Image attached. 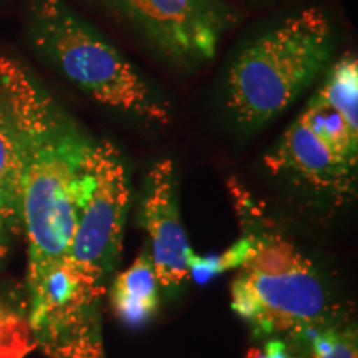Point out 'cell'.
<instances>
[{"instance_id": "cell-1", "label": "cell", "mask_w": 358, "mask_h": 358, "mask_svg": "<svg viewBox=\"0 0 358 358\" xmlns=\"http://www.w3.org/2000/svg\"><path fill=\"white\" fill-rule=\"evenodd\" d=\"M0 100L20 150L32 290L65 257L87 198L96 140L19 58L0 55Z\"/></svg>"}, {"instance_id": "cell-2", "label": "cell", "mask_w": 358, "mask_h": 358, "mask_svg": "<svg viewBox=\"0 0 358 358\" xmlns=\"http://www.w3.org/2000/svg\"><path fill=\"white\" fill-rule=\"evenodd\" d=\"M231 192L243 231L252 241L231 285V310L259 338H307L329 325L330 294L313 262L272 227L248 191L231 182Z\"/></svg>"}, {"instance_id": "cell-3", "label": "cell", "mask_w": 358, "mask_h": 358, "mask_svg": "<svg viewBox=\"0 0 358 358\" xmlns=\"http://www.w3.org/2000/svg\"><path fill=\"white\" fill-rule=\"evenodd\" d=\"M25 34L35 55L93 101L143 123H171L168 100L65 0H27Z\"/></svg>"}, {"instance_id": "cell-4", "label": "cell", "mask_w": 358, "mask_h": 358, "mask_svg": "<svg viewBox=\"0 0 358 358\" xmlns=\"http://www.w3.org/2000/svg\"><path fill=\"white\" fill-rule=\"evenodd\" d=\"M334 43L332 22L317 7L249 42L226 77V105L234 122L254 129L277 118L327 70Z\"/></svg>"}, {"instance_id": "cell-5", "label": "cell", "mask_w": 358, "mask_h": 358, "mask_svg": "<svg viewBox=\"0 0 358 358\" xmlns=\"http://www.w3.org/2000/svg\"><path fill=\"white\" fill-rule=\"evenodd\" d=\"M131 204V181L127 161L113 143L96 140L90 187L64 262L78 285L83 301L100 308L116 275L127 217Z\"/></svg>"}, {"instance_id": "cell-6", "label": "cell", "mask_w": 358, "mask_h": 358, "mask_svg": "<svg viewBox=\"0 0 358 358\" xmlns=\"http://www.w3.org/2000/svg\"><path fill=\"white\" fill-rule=\"evenodd\" d=\"M127 20L169 62L196 66L213 60L237 15L224 0H133Z\"/></svg>"}, {"instance_id": "cell-7", "label": "cell", "mask_w": 358, "mask_h": 358, "mask_svg": "<svg viewBox=\"0 0 358 358\" xmlns=\"http://www.w3.org/2000/svg\"><path fill=\"white\" fill-rule=\"evenodd\" d=\"M138 224L150 239V257L159 289L174 294L187 280V259L194 250L181 219L176 166L171 159L156 161L143 181Z\"/></svg>"}, {"instance_id": "cell-8", "label": "cell", "mask_w": 358, "mask_h": 358, "mask_svg": "<svg viewBox=\"0 0 358 358\" xmlns=\"http://www.w3.org/2000/svg\"><path fill=\"white\" fill-rule=\"evenodd\" d=\"M264 163L271 173L285 174L312 189L337 198H348L355 189L358 161L334 150L301 116L289 124Z\"/></svg>"}, {"instance_id": "cell-9", "label": "cell", "mask_w": 358, "mask_h": 358, "mask_svg": "<svg viewBox=\"0 0 358 358\" xmlns=\"http://www.w3.org/2000/svg\"><path fill=\"white\" fill-rule=\"evenodd\" d=\"M159 284L150 252L145 249L127 271L113 277L108 289L111 310L128 329H141L159 308Z\"/></svg>"}, {"instance_id": "cell-10", "label": "cell", "mask_w": 358, "mask_h": 358, "mask_svg": "<svg viewBox=\"0 0 358 358\" xmlns=\"http://www.w3.org/2000/svg\"><path fill=\"white\" fill-rule=\"evenodd\" d=\"M0 221L12 237L24 236L20 150L2 100H0Z\"/></svg>"}, {"instance_id": "cell-11", "label": "cell", "mask_w": 358, "mask_h": 358, "mask_svg": "<svg viewBox=\"0 0 358 358\" xmlns=\"http://www.w3.org/2000/svg\"><path fill=\"white\" fill-rule=\"evenodd\" d=\"M313 96L319 98L345 120L358 133V60L345 55L327 70L325 78Z\"/></svg>"}, {"instance_id": "cell-12", "label": "cell", "mask_w": 358, "mask_h": 358, "mask_svg": "<svg viewBox=\"0 0 358 358\" xmlns=\"http://www.w3.org/2000/svg\"><path fill=\"white\" fill-rule=\"evenodd\" d=\"M299 116L340 155L358 161V133L334 108L312 96Z\"/></svg>"}, {"instance_id": "cell-13", "label": "cell", "mask_w": 358, "mask_h": 358, "mask_svg": "<svg viewBox=\"0 0 358 358\" xmlns=\"http://www.w3.org/2000/svg\"><path fill=\"white\" fill-rule=\"evenodd\" d=\"M250 249H252V241L248 232L243 231V236L229 245L221 254H208V256H199L192 252L187 259V279L194 280L198 285H206L222 275L224 272L239 268L249 257Z\"/></svg>"}, {"instance_id": "cell-14", "label": "cell", "mask_w": 358, "mask_h": 358, "mask_svg": "<svg viewBox=\"0 0 358 358\" xmlns=\"http://www.w3.org/2000/svg\"><path fill=\"white\" fill-rule=\"evenodd\" d=\"M35 347L29 320L0 303V358H25Z\"/></svg>"}, {"instance_id": "cell-15", "label": "cell", "mask_w": 358, "mask_h": 358, "mask_svg": "<svg viewBox=\"0 0 358 358\" xmlns=\"http://www.w3.org/2000/svg\"><path fill=\"white\" fill-rule=\"evenodd\" d=\"M310 342V358H358L355 329H338L325 325L307 337Z\"/></svg>"}, {"instance_id": "cell-16", "label": "cell", "mask_w": 358, "mask_h": 358, "mask_svg": "<svg viewBox=\"0 0 358 358\" xmlns=\"http://www.w3.org/2000/svg\"><path fill=\"white\" fill-rule=\"evenodd\" d=\"M245 358H297L290 352L285 340L279 337H271L266 340L262 348H250Z\"/></svg>"}, {"instance_id": "cell-17", "label": "cell", "mask_w": 358, "mask_h": 358, "mask_svg": "<svg viewBox=\"0 0 358 358\" xmlns=\"http://www.w3.org/2000/svg\"><path fill=\"white\" fill-rule=\"evenodd\" d=\"M13 237L10 232L7 231V227L3 226V222L0 221V267L3 266V262L7 261L8 252H10V244Z\"/></svg>"}, {"instance_id": "cell-18", "label": "cell", "mask_w": 358, "mask_h": 358, "mask_svg": "<svg viewBox=\"0 0 358 358\" xmlns=\"http://www.w3.org/2000/svg\"><path fill=\"white\" fill-rule=\"evenodd\" d=\"M108 2L111 3V6H113V8H115L116 12L123 13V15L127 17L129 7H131L133 0H108Z\"/></svg>"}]
</instances>
